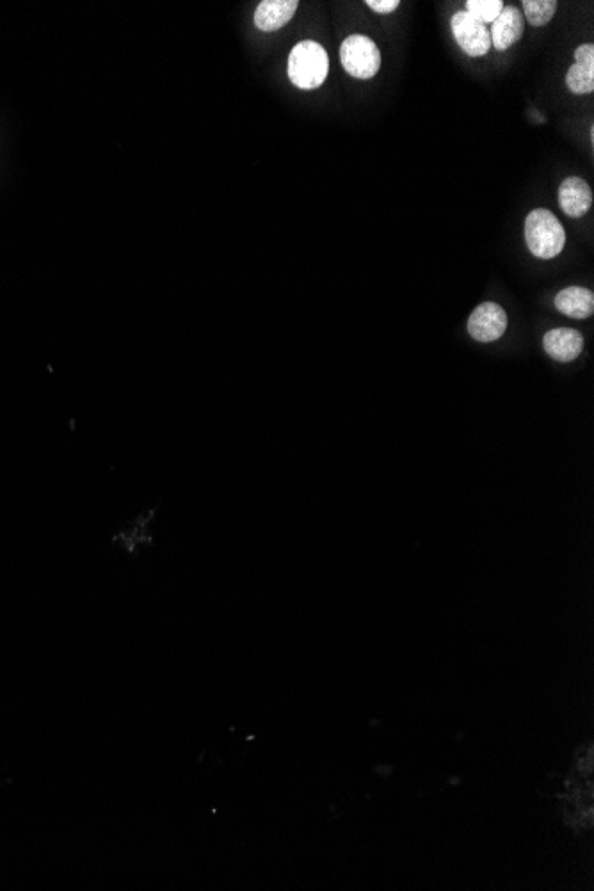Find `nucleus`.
<instances>
[{
  "instance_id": "f257e3e1",
  "label": "nucleus",
  "mask_w": 594,
  "mask_h": 891,
  "mask_svg": "<svg viewBox=\"0 0 594 891\" xmlns=\"http://www.w3.org/2000/svg\"><path fill=\"white\" fill-rule=\"evenodd\" d=\"M330 72V59L317 41L297 43L289 57V79L299 89H317Z\"/></svg>"
},
{
  "instance_id": "f03ea898",
  "label": "nucleus",
  "mask_w": 594,
  "mask_h": 891,
  "mask_svg": "<svg viewBox=\"0 0 594 891\" xmlns=\"http://www.w3.org/2000/svg\"><path fill=\"white\" fill-rule=\"evenodd\" d=\"M525 241L534 257L550 260L564 249L566 232L550 210L536 209L525 219Z\"/></svg>"
},
{
  "instance_id": "7ed1b4c3",
  "label": "nucleus",
  "mask_w": 594,
  "mask_h": 891,
  "mask_svg": "<svg viewBox=\"0 0 594 891\" xmlns=\"http://www.w3.org/2000/svg\"><path fill=\"white\" fill-rule=\"evenodd\" d=\"M342 66L354 79H372L381 68L378 45L369 36L353 34L340 47Z\"/></svg>"
},
{
  "instance_id": "20e7f679",
  "label": "nucleus",
  "mask_w": 594,
  "mask_h": 891,
  "mask_svg": "<svg viewBox=\"0 0 594 891\" xmlns=\"http://www.w3.org/2000/svg\"><path fill=\"white\" fill-rule=\"evenodd\" d=\"M452 34L466 56H486L491 49L490 31L466 11H458L450 20Z\"/></svg>"
},
{
  "instance_id": "39448f33",
  "label": "nucleus",
  "mask_w": 594,
  "mask_h": 891,
  "mask_svg": "<svg viewBox=\"0 0 594 891\" xmlns=\"http://www.w3.org/2000/svg\"><path fill=\"white\" fill-rule=\"evenodd\" d=\"M506 310L497 303H482L468 319V331L477 342H495L506 333Z\"/></svg>"
},
{
  "instance_id": "423d86ee",
  "label": "nucleus",
  "mask_w": 594,
  "mask_h": 891,
  "mask_svg": "<svg viewBox=\"0 0 594 891\" xmlns=\"http://www.w3.org/2000/svg\"><path fill=\"white\" fill-rule=\"evenodd\" d=\"M559 205L568 217L586 216L593 205V191L584 178L568 177L559 187Z\"/></svg>"
},
{
  "instance_id": "0eeeda50",
  "label": "nucleus",
  "mask_w": 594,
  "mask_h": 891,
  "mask_svg": "<svg viewBox=\"0 0 594 891\" xmlns=\"http://www.w3.org/2000/svg\"><path fill=\"white\" fill-rule=\"evenodd\" d=\"M525 29V18H523L520 9L504 8L502 13L498 15L497 20L491 24V45L500 52H506L511 49L514 43H518L523 36Z\"/></svg>"
},
{
  "instance_id": "6e6552de",
  "label": "nucleus",
  "mask_w": 594,
  "mask_h": 891,
  "mask_svg": "<svg viewBox=\"0 0 594 891\" xmlns=\"http://www.w3.org/2000/svg\"><path fill=\"white\" fill-rule=\"evenodd\" d=\"M543 347L555 362L570 363L584 351V337L577 330L559 328L546 333Z\"/></svg>"
},
{
  "instance_id": "1a4fd4ad",
  "label": "nucleus",
  "mask_w": 594,
  "mask_h": 891,
  "mask_svg": "<svg viewBox=\"0 0 594 891\" xmlns=\"http://www.w3.org/2000/svg\"><path fill=\"white\" fill-rule=\"evenodd\" d=\"M299 2L297 0H264L255 11V25L264 33H273L289 24L294 17Z\"/></svg>"
},
{
  "instance_id": "9d476101",
  "label": "nucleus",
  "mask_w": 594,
  "mask_h": 891,
  "mask_svg": "<svg viewBox=\"0 0 594 891\" xmlns=\"http://www.w3.org/2000/svg\"><path fill=\"white\" fill-rule=\"evenodd\" d=\"M555 308L571 319H587L594 312L593 292L582 287L561 290L555 296Z\"/></svg>"
},
{
  "instance_id": "9b49d317",
  "label": "nucleus",
  "mask_w": 594,
  "mask_h": 891,
  "mask_svg": "<svg viewBox=\"0 0 594 891\" xmlns=\"http://www.w3.org/2000/svg\"><path fill=\"white\" fill-rule=\"evenodd\" d=\"M566 86L575 95H589L594 89V68L586 65L571 66L566 75Z\"/></svg>"
},
{
  "instance_id": "f8f14e48",
  "label": "nucleus",
  "mask_w": 594,
  "mask_h": 891,
  "mask_svg": "<svg viewBox=\"0 0 594 891\" xmlns=\"http://www.w3.org/2000/svg\"><path fill=\"white\" fill-rule=\"evenodd\" d=\"M522 6L525 9L527 22L534 27H543L548 24L557 11L555 0H525Z\"/></svg>"
},
{
  "instance_id": "ddd939ff",
  "label": "nucleus",
  "mask_w": 594,
  "mask_h": 891,
  "mask_svg": "<svg viewBox=\"0 0 594 891\" xmlns=\"http://www.w3.org/2000/svg\"><path fill=\"white\" fill-rule=\"evenodd\" d=\"M504 9L502 0H468L466 2V13L472 15L475 20H479L481 24H493L497 20L498 15Z\"/></svg>"
},
{
  "instance_id": "4468645a",
  "label": "nucleus",
  "mask_w": 594,
  "mask_h": 891,
  "mask_svg": "<svg viewBox=\"0 0 594 891\" xmlns=\"http://www.w3.org/2000/svg\"><path fill=\"white\" fill-rule=\"evenodd\" d=\"M575 61H577L578 65H586L594 68V47L591 43H587V45H580L577 50H575Z\"/></svg>"
},
{
  "instance_id": "2eb2a0df",
  "label": "nucleus",
  "mask_w": 594,
  "mask_h": 891,
  "mask_svg": "<svg viewBox=\"0 0 594 891\" xmlns=\"http://www.w3.org/2000/svg\"><path fill=\"white\" fill-rule=\"evenodd\" d=\"M367 6L376 13L388 15L399 8V0H367Z\"/></svg>"
}]
</instances>
